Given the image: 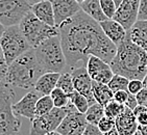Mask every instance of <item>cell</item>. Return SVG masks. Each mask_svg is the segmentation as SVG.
Wrapping results in <instances>:
<instances>
[{
  "instance_id": "1",
  "label": "cell",
  "mask_w": 147,
  "mask_h": 135,
  "mask_svg": "<svg viewBox=\"0 0 147 135\" xmlns=\"http://www.w3.org/2000/svg\"><path fill=\"white\" fill-rule=\"evenodd\" d=\"M66 61L71 69L82 63L86 67L91 55L110 65L117 53V46L107 37L101 26L80 11L57 27Z\"/></svg>"
},
{
  "instance_id": "2",
  "label": "cell",
  "mask_w": 147,
  "mask_h": 135,
  "mask_svg": "<svg viewBox=\"0 0 147 135\" xmlns=\"http://www.w3.org/2000/svg\"><path fill=\"white\" fill-rule=\"evenodd\" d=\"M114 74L128 80H143L147 74V53L131 42L127 34L117 47V53L110 63Z\"/></svg>"
},
{
  "instance_id": "3",
  "label": "cell",
  "mask_w": 147,
  "mask_h": 135,
  "mask_svg": "<svg viewBox=\"0 0 147 135\" xmlns=\"http://www.w3.org/2000/svg\"><path fill=\"white\" fill-rule=\"evenodd\" d=\"M44 73L37 60L34 48H31L9 65L4 82L11 87L32 90L38 79Z\"/></svg>"
},
{
  "instance_id": "4",
  "label": "cell",
  "mask_w": 147,
  "mask_h": 135,
  "mask_svg": "<svg viewBox=\"0 0 147 135\" xmlns=\"http://www.w3.org/2000/svg\"><path fill=\"white\" fill-rule=\"evenodd\" d=\"M38 62L44 72L61 73L65 69L67 61L61 45L59 34L49 37L34 48Z\"/></svg>"
},
{
  "instance_id": "5",
  "label": "cell",
  "mask_w": 147,
  "mask_h": 135,
  "mask_svg": "<svg viewBox=\"0 0 147 135\" xmlns=\"http://www.w3.org/2000/svg\"><path fill=\"white\" fill-rule=\"evenodd\" d=\"M15 97L13 87L0 82V135H21V121L11 109Z\"/></svg>"
},
{
  "instance_id": "6",
  "label": "cell",
  "mask_w": 147,
  "mask_h": 135,
  "mask_svg": "<svg viewBox=\"0 0 147 135\" xmlns=\"http://www.w3.org/2000/svg\"><path fill=\"white\" fill-rule=\"evenodd\" d=\"M19 27L31 48H36L47 39L59 34L57 27L42 22L31 11H28L21 20Z\"/></svg>"
},
{
  "instance_id": "7",
  "label": "cell",
  "mask_w": 147,
  "mask_h": 135,
  "mask_svg": "<svg viewBox=\"0 0 147 135\" xmlns=\"http://www.w3.org/2000/svg\"><path fill=\"white\" fill-rule=\"evenodd\" d=\"M0 47L2 49L7 65H11L20 55L31 49L30 45L20 30L19 25L5 27L2 37H0Z\"/></svg>"
},
{
  "instance_id": "8",
  "label": "cell",
  "mask_w": 147,
  "mask_h": 135,
  "mask_svg": "<svg viewBox=\"0 0 147 135\" xmlns=\"http://www.w3.org/2000/svg\"><path fill=\"white\" fill-rule=\"evenodd\" d=\"M30 9L26 0H0V23L4 27L19 25Z\"/></svg>"
},
{
  "instance_id": "9",
  "label": "cell",
  "mask_w": 147,
  "mask_h": 135,
  "mask_svg": "<svg viewBox=\"0 0 147 135\" xmlns=\"http://www.w3.org/2000/svg\"><path fill=\"white\" fill-rule=\"evenodd\" d=\"M67 114V106L65 108L53 107L50 112L42 116H37L31 121V127L29 130L30 135H45L52 131H57V127L62 123Z\"/></svg>"
},
{
  "instance_id": "10",
  "label": "cell",
  "mask_w": 147,
  "mask_h": 135,
  "mask_svg": "<svg viewBox=\"0 0 147 135\" xmlns=\"http://www.w3.org/2000/svg\"><path fill=\"white\" fill-rule=\"evenodd\" d=\"M88 122L85 114L77 111L73 105H67V114L57 127V131L62 135H82Z\"/></svg>"
},
{
  "instance_id": "11",
  "label": "cell",
  "mask_w": 147,
  "mask_h": 135,
  "mask_svg": "<svg viewBox=\"0 0 147 135\" xmlns=\"http://www.w3.org/2000/svg\"><path fill=\"white\" fill-rule=\"evenodd\" d=\"M140 1L141 0H123L117 7L113 19L120 23L126 31L138 21Z\"/></svg>"
},
{
  "instance_id": "12",
  "label": "cell",
  "mask_w": 147,
  "mask_h": 135,
  "mask_svg": "<svg viewBox=\"0 0 147 135\" xmlns=\"http://www.w3.org/2000/svg\"><path fill=\"white\" fill-rule=\"evenodd\" d=\"M71 77L73 82L74 90L82 94L88 99L89 104L93 105L96 103L92 93V83L93 80L89 75L86 67H77L71 69Z\"/></svg>"
},
{
  "instance_id": "13",
  "label": "cell",
  "mask_w": 147,
  "mask_h": 135,
  "mask_svg": "<svg viewBox=\"0 0 147 135\" xmlns=\"http://www.w3.org/2000/svg\"><path fill=\"white\" fill-rule=\"evenodd\" d=\"M86 69L92 80L103 84H108L114 76V72L111 69V65L103 61L101 58L91 55L88 58Z\"/></svg>"
},
{
  "instance_id": "14",
  "label": "cell",
  "mask_w": 147,
  "mask_h": 135,
  "mask_svg": "<svg viewBox=\"0 0 147 135\" xmlns=\"http://www.w3.org/2000/svg\"><path fill=\"white\" fill-rule=\"evenodd\" d=\"M41 98L37 90H30L21 100L14 103L11 106L13 112L17 116H24L29 121H34L36 118V104Z\"/></svg>"
},
{
  "instance_id": "15",
  "label": "cell",
  "mask_w": 147,
  "mask_h": 135,
  "mask_svg": "<svg viewBox=\"0 0 147 135\" xmlns=\"http://www.w3.org/2000/svg\"><path fill=\"white\" fill-rule=\"evenodd\" d=\"M54 13L55 26L59 27L63 22L73 17L80 11V4L75 0H50Z\"/></svg>"
},
{
  "instance_id": "16",
  "label": "cell",
  "mask_w": 147,
  "mask_h": 135,
  "mask_svg": "<svg viewBox=\"0 0 147 135\" xmlns=\"http://www.w3.org/2000/svg\"><path fill=\"white\" fill-rule=\"evenodd\" d=\"M115 128L119 135H134L138 130V122L133 110L125 108L123 112L115 120Z\"/></svg>"
},
{
  "instance_id": "17",
  "label": "cell",
  "mask_w": 147,
  "mask_h": 135,
  "mask_svg": "<svg viewBox=\"0 0 147 135\" xmlns=\"http://www.w3.org/2000/svg\"><path fill=\"white\" fill-rule=\"evenodd\" d=\"M105 34L111 42L118 47L126 37L127 31L124 27L114 19H108L99 23Z\"/></svg>"
},
{
  "instance_id": "18",
  "label": "cell",
  "mask_w": 147,
  "mask_h": 135,
  "mask_svg": "<svg viewBox=\"0 0 147 135\" xmlns=\"http://www.w3.org/2000/svg\"><path fill=\"white\" fill-rule=\"evenodd\" d=\"M127 35L131 42L147 53V20H138L127 30Z\"/></svg>"
},
{
  "instance_id": "19",
  "label": "cell",
  "mask_w": 147,
  "mask_h": 135,
  "mask_svg": "<svg viewBox=\"0 0 147 135\" xmlns=\"http://www.w3.org/2000/svg\"><path fill=\"white\" fill-rule=\"evenodd\" d=\"M59 76L61 73H51V72L44 73L36 82L34 90H37L42 96H50L51 92L57 87Z\"/></svg>"
},
{
  "instance_id": "20",
  "label": "cell",
  "mask_w": 147,
  "mask_h": 135,
  "mask_svg": "<svg viewBox=\"0 0 147 135\" xmlns=\"http://www.w3.org/2000/svg\"><path fill=\"white\" fill-rule=\"evenodd\" d=\"M30 11L42 22L46 23L50 26L57 27L55 21H54V13L53 9H52V3H51L50 0L34 4L31 6Z\"/></svg>"
},
{
  "instance_id": "21",
  "label": "cell",
  "mask_w": 147,
  "mask_h": 135,
  "mask_svg": "<svg viewBox=\"0 0 147 135\" xmlns=\"http://www.w3.org/2000/svg\"><path fill=\"white\" fill-rule=\"evenodd\" d=\"M92 93H93L96 103L102 105L103 107L114 98V93L111 90L108 84H103V83L94 81V80L92 83Z\"/></svg>"
},
{
  "instance_id": "22",
  "label": "cell",
  "mask_w": 147,
  "mask_h": 135,
  "mask_svg": "<svg viewBox=\"0 0 147 135\" xmlns=\"http://www.w3.org/2000/svg\"><path fill=\"white\" fill-rule=\"evenodd\" d=\"M80 9L98 23L108 20L102 11L99 0H86L80 3Z\"/></svg>"
},
{
  "instance_id": "23",
  "label": "cell",
  "mask_w": 147,
  "mask_h": 135,
  "mask_svg": "<svg viewBox=\"0 0 147 135\" xmlns=\"http://www.w3.org/2000/svg\"><path fill=\"white\" fill-rule=\"evenodd\" d=\"M85 116L88 124L97 126L99 121L105 116V107L98 103L91 105L87 112L85 113Z\"/></svg>"
},
{
  "instance_id": "24",
  "label": "cell",
  "mask_w": 147,
  "mask_h": 135,
  "mask_svg": "<svg viewBox=\"0 0 147 135\" xmlns=\"http://www.w3.org/2000/svg\"><path fill=\"white\" fill-rule=\"evenodd\" d=\"M69 101H70L71 104L76 108L77 111H79L82 114H85L87 112V110L89 109V107H90L88 99L86 98L84 95L76 92V90L72 92L69 95Z\"/></svg>"
},
{
  "instance_id": "25",
  "label": "cell",
  "mask_w": 147,
  "mask_h": 135,
  "mask_svg": "<svg viewBox=\"0 0 147 135\" xmlns=\"http://www.w3.org/2000/svg\"><path fill=\"white\" fill-rule=\"evenodd\" d=\"M53 102L50 96H42L38 100L36 104V118L42 116L46 113L50 112L53 109Z\"/></svg>"
},
{
  "instance_id": "26",
  "label": "cell",
  "mask_w": 147,
  "mask_h": 135,
  "mask_svg": "<svg viewBox=\"0 0 147 135\" xmlns=\"http://www.w3.org/2000/svg\"><path fill=\"white\" fill-rule=\"evenodd\" d=\"M125 108L126 107H125L124 104H120L118 102L112 100L105 106V116L115 121L124 111Z\"/></svg>"
},
{
  "instance_id": "27",
  "label": "cell",
  "mask_w": 147,
  "mask_h": 135,
  "mask_svg": "<svg viewBox=\"0 0 147 135\" xmlns=\"http://www.w3.org/2000/svg\"><path fill=\"white\" fill-rule=\"evenodd\" d=\"M50 97L52 99L54 107H57V108H65L70 103V101H69V95L64 93L59 87H55L51 92Z\"/></svg>"
},
{
  "instance_id": "28",
  "label": "cell",
  "mask_w": 147,
  "mask_h": 135,
  "mask_svg": "<svg viewBox=\"0 0 147 135\" xmlns=\"http://www.w3.org/2000/svg\"><path fill=\"white\" fill-rule=\"evenodd\" d=\"M128 82L129 80L127 78H125L121 75L114 74L112 80L108 83V86L110 87L113 93L118 92V90H127Z\"/></svg>"
},
{
  "instance_id": "29",
  "label": "cell",
  "mask_w": 147,
  "mask_h": 135,
  "mask_svg": "<svg viewBox=\"0 0 147 135\" xmlns=\"http://www.w3.org/2000/svg\"><path fill=\"white\" fill-rule=\"evenodd\" d=\"M57 87L66 93L67 95H70L72 92H74L73 82H72V77L70 73H63L61 74L59 80H57Z\"/></svg>"
},
{
  "instance_id": "30",
  "label": "cell",
  "mask_w": 147,
  "mask_h": 135,
  "mask_svg": "<svg viewBox=\"0 0 147 135\" xmlns=\"http://www.w3.org/2000/svg\"><path fill=\"white\" fill-rule=\"evenodd\" d=\"M100 1V6L108 19H113L117 11V6L113 0H99Z\"/></svg>"
},
{
  "instance_id": "31",
  "label": "cell",
  "mask_w": 147,
  "mask_h": 135,
  "mask_svg": "<svg viewBox=\"0 0 147 135\" xmlns=\"http://www.w3.org/2000/svg\"><path fill=\"white\" fill-rule=\"evenodd\" d=\"M97 128H98V130L102 134H105V133L110 132L111 130H113L115 128V121L105 116L99 121Z\"/></svg>"
},
{
  "instance_id": "32",
  "label": "cell",
  "mask_w": 147,
  "mask_h": 135,
  "mask_svg": "<svg viewBox=\"0 0 147 135\" xmlns=\"http://www.w3.org/2000/svg\"><path fill=\"white\" fill-rule=\"evenodd\" d=\"M143 81L142 80H139V79H133V80H129L127 85V92L131 95H135L136 96L137 94L140 92V90L143 88Z\"/></svg>"
},
{
  "instance_id": "33",
  "label": "cell",
  "mask_w": 147,
  "mask_h": 135,
  "mask_svg": "<svg viewBox=\"0 0 147 135\" xmlns=\"http://www.w3.org/2000/svg\"><path fill=\"white\" fill-rule=\"evenodd\" d=\"M7 63H6V60L4 58V55H3L2 49L0 47V82H3L4 79H5L6 72H7Z\"/></svg>"
},
{
  "instance_id": "34",
  "label": "cell",
  "mask_w": 147,
  "mask_h": 135,
  "mask_svg": "<svg viewBox=\"0 0 147 135\" xmlns=\"http://www.w3.org/2000/svg\"><path fill=\"white\" fill-rule=\"evenodd\" d=\"M128 98V92L127 90H118L114 93V101L118 102L120 104H125V102L127 101Z\"/></svg>"
},
{
  "instance_id": "35",
  "label": "cell",
  "mask_w": 147,
  "mask_h": 135,
  "mask_svg": "<svg viewBox=\"0 0 147 135\" xmlns=\"http://www.w3.org/2000/svg\"><path fill=\"white\" fill-rule=\"evenodd\" d=\"M136 99H137V102H138V105H142V106L147 107V88L143 87L136 95Z\"/></svg>"
},
{
  "instance_id": "36",
  "label": "cell",
  "mask_w": 147,
  "mask_h": 135,
  "mask_svg": "<svg viewBox=\"0 0 147 135\" xmlns=\"http://www.w3.org/2000/svg\"><path fill=\"white\" fill-rule=\"evenodd\" d=\"M138 20H147V0L140 1Z\"/></svg>"
},
{
  "instance_id": "37",
  "label": "cell",
  "mask_w": 147,
  "mask_h": 135,
  "mask_svg": "<svg viewBox=\"0 0 147 135\" xmlns=\"http://www.w3.org/2000/svg\"><path fill=\"white\" fill-rule=\"evenodd\" d=\"M82 135H103V134L99 131L98 128H97V126L88 124L87 125V127H86L84 133H82Z\"/></svg>"
},
{
  "instance_id": "38",
  "label": "cell",
  "mask_w": 147,
  "mask_h": 135,
  "mask_svg": "<svg viewBox=\"0 0 147 135\" xmlns=\"http://www.w3.org/2000/svg\"><path fill=\"white\" fill-rule=\"evenodd\" d=\"M125 107H127L129 108L130 110H134L138 106V102H137V99L135 95H131V94L128 93V98H127V101L125 102Z\"/></svg>"
},
{
  "instance_id": "39",
  "label": "cell",
  "mask_w": 147,
  "mask_h": 135,
  "mask_svg": "<svg viewBox=\"0 0 147 135\" xmlns=\"http://www.w3.org/2000/svg\"><path fill=\"white\" fill-rule=\"evenodd\" d=\"M138 126H147V111L146 112L140 113L139 116H136Z\"/></svg>"
},
{
  "instance_id": "40",
  "label": "cell",
  "mask_w": 147,
  "mask_h": 135,
  "mask_svg": "<svg viewBox=\"0 0 147 135\" xmlns=\"http://www.w3.org/2000/svg\"><path fill=\"white\" fill-rule=\"evenodd\" d=\"M146 111H147V107L142 106V105H138V106H137L136 108L133 110V112H134V114H135V116H139L140 113L146 112Z\"/></svg>"
},
{
  "instance_id": "41",
  "label": "cell",
  "mask_w": 147,
  "mask_h": 135,
  "mask_svg": "<svg viewBox=\"0 0 147 135\" xmlns=\"http://www.w3.org/2000/svg\"><path fill=\"white\" fill-rule=\"evenodd\" d=\"M138 130L143 135H147V126H138Z\"/></svg>"
},
{
  "instance_id": "42",
  "label": "cell",
  "mask_w": 147,
  "mask_h": 135,
  "mask_svg": "<svg viewBox=\"0 0 147 135\" xmlns=\"http://www.w3.org/2000/svg\"><path fill=\"white\" fill-rule=\"evenodd\" d=\"M27 2H28V4L30 6H32L34 4H36V3H39V2H43V1H48V0H26Z\"/></svg>"
},
{
  "instance_id": "43",
  "label": "cell",
  "mask_w": 147,
  "mask_h": 135,
  "mask_svg": "<svg viewBox=\"0 0 147 135\" xmlns=\"http://www.w3.org/2000/svg\"><path fill=\"white\" fill-rule=\"evenodd\" d=\"M4 30H5V27L0 23V37H2V34H3V32H4Z\"/></svg>"
},
{
  "instance_id": "44",
  "label": "cell",
  "mask_w": 147,
  "mask_h": 135,
  "mask_svg": "<svg viewBox=\"0 0 147 135\" xmlns=\"http://www.w3.org/2000/svg\"><path fill=\"white\" fill-rule=\"evenodd\" d=\"M142 81H143V86H144L145 88H147V74H146V76L144 77V79H143Z\"/></svg>"
},
{
  "instance_id": "45",
  "label": "cell",
  "mask_w": 147,
  "mask_h": 135,
  "mask_svg": "<svg viewBox=\"0 0 147 135\" xmlns=\"http://www.w3.org/2000/svg\"><path fill=\"white\" fill-rule=\"evenodd\" d=\"M45 135H62V134H59L57 131H52V132H49V133H47V134H45Z\"/></svg>"
},
{
  "instance_id": "46",
  "label": "cell",
  "mask_w": 147,
  "mask_h": 135,
  "mask_svg": "<svg viewBox=\"0 0 147 135\" xmlns=\"http://www.w3.org/2000/svg\"><path fill=\"white\" fill-rule=\"evenodd\" d=\"M113 1L115 2V4H116L117 7H118V6L120 5V4H121V2L123 1V0H113Z\"/></svg>"
},
{
  "instance_id": "47",
  "label": "cell",
  "mask_w": 147,
  "mask_h": 135,
  "mask_svg": "<svg viewBox=\"0 0 147 135\" xmlns=\"http://www.w3.org/2000/svg\"><path fill=\"white\" fill-rule=\"evenodd\" d=\"M134 135H143V134H142V133L140 132L139 130H137V131H136V132H135V134H134Z\"/></svg>"
},
{
  "instance_id": "48",
  "label": "cell",
  "mask_w": 147,
  "mask_h": 135,
  "mask_svg": "<svg viewBox=\"0 0 147 135\" xmlns=\"http://www.w3.org/2000/svg\"><path fill=\"white\" fill-rule=\"evenodd\" d=\"M75 1H76V2H78L79 4H80V3H82L84 1H86V0H75Z\"/></svg>"
}]
</instances>
